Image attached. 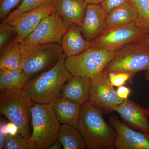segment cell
<instances>
[{
  "mask_svg": "<svg viewBox=\"0 0 149 149\" xmlns=\"http://www.w3.org/2000/svg\"><path fill=\"white\" fill-rule=\"evenodd\" d=\"M20 44L15 42L1 52L0 69L22 70Z\"/></svg>",
  "mask_w": 149,
  "mask_h": 149,
  "instance_id": "22",
  "label": "cell"
},
{
  "mask_svg": "<svg viewBox=\"0 0 149 149\" xmlns=\"http://www.w3.org/2000/svg\"><path fill=\"white\" fill-rule=\"evenodd\" d=\"M3 149H40L39 147L30 139H26L19 133L15 136H6Z\"/></svg>",
  "mask_w": 149,
  "mask_h": 149,
  "instance_id": "25",
  "label": "cell"
},
{
  "mask_svg": "<svg viewBox=\"0 0 149 149\" xmlns=\"http://www.w3.org/2000/svg\"><path fill=\"white\" fill-rule=\"evenodd\" d=\"M28 79L22 70L0 69V91L3 94L21 91Z\"/></svg>",
  "mask_w": 149,
  "mask_h": 149,
  "instance_id": "19",
  "label": "cell"
},
{
  "mask_svg": "<svg viewBox=\"0 0 149 149\" xmlns=\"http://www.w3.org/2000/svg\"><path fill=\"white\" fill-rule=\"evenodd\" d=\"M0 131L5 135L6 136L9 135L8 130L7 123H3L1 122V126H0Z\"/></svg>",
  "mask_w": 149,
  "mask_h": 149,
  "instance_id": "34",
  "label": "cell"
},
{
  "mask_svg": "<svg viewBox=\"0 0 149 149\" xmlns=\"http://www.w3.org/2000/svg\"><path fill=\"white\" fill-rule=\"evenodd\" d=\"M70 25L64 22L53 11L46 16L35 29L20 44L43 45L61 43L63 36Z\"/></svg>",
  "mask_w": 149,
  "mask_h": 149,
  "instance_id": "9",
  "label": "cell"
},
{
  "mask_svg": "<svg viewBox=\"0 0 149 149\" xmlns=\"http://www.w3.org/2000/svg\"><path fill=\"white\" fill-rule=\"evenodd\" d=\"M115 52L106 48H90L77 55L66 57L65 66L72 75L91 79L104 70Z\"/></svg>",
  "mask_w": 149,
  "mask_h": 149,
  "instance_id": "4",
  "label": "cell"
},
{
  "mask_svg": "<svg viewBox=\"0 0 149 149\" xmlns=\"http://www.w3.org/2000/svg\"><path fill=\"white\" fill-rule=\"evenodd\" d=\"M6 136L0 131V149H3Z\"/></svg>",
  "mask_w": 149,
  "mask_h": 149,
  "instance_id": "35",
  "label": "cell"
},
{
  "mask_svg": "<svg viewBox=\"0 0 149 149\" xmlns=\"http://www.w3.org/2000/svg\"><path fill=\"white\" fill-rule=\"evenodd\" d=\"M52 104L60 123L78 128L81 105L61 97L58 98Z\"/></svg>",
  "mask_w": 149,
  "mask_h": 149,
  "instance_id": "18",
  "label": "cell"
},
{
  "mask_svg": "<svg viewBox=\"0 0 149 149\" xmlns=\"http://www.w3.org/2000/svg\"><path fill=\"white\" fill-rule=\"evenodd\" d=\"M88 4H101L103 0H84Z\"/></svg>",
  "mask_w": 149,
  "mask_h": 149,
  "instance_id": "36",
  "label": "cell"
},
{
  "mask_svg": "<svg viewBox=\"0 0 149 149\" xmlns=\"http://www.w3.org/2000/svg\"><path fill=\"white\" fill-rule=\"evenodd\" d=\"M49 0H22L17 8L11 12L3 20L5 23H10L21 15L40 6Z\"/></svg>",
  "mask_w": 149,
  "mask_h": 149,
  "instance_id": "24",
  "label": "cell"
},
{
  "mask_svg": "<svg viewBox=\"0 0 149 149\" xmlns=\"http://www.w3.org/2000/svg\"><path fill=\"white\" fill-rule=\"evenodd\" d=\"M57 140L64 149H85V141L78 128L72 125L62 124L60 126Z\"/></svg>",
  "mask_w": 149,
  "mask_h": 149,
  "instance_id": "21",
  "label": "cell"
},
{
  "mask_svg": "<svg viewBox=\"0 0 149 149\" xmlns=\"http://www.w3.org/2000/svg\"><path fill=\"white\" fill-rule=\"evenodd\" d=\"M88 4L84 0H54V10L67 24L80 26Z\"/></svg>",
  "mask_w": 149,
  "mask_h": 149,
  "instance_id": "15",
  "label": "cell"
},
{
  "mask_svg": "<svg viewBox=\"0 0 149 149\" xmlns=\"http://www.w3.org/2000/svg\"><path fill=\"white\" fill-rule=\"evenodd\" d=\"M33 102L25 89L3 93L0 96V111L18 127L19 133L29 139V121Z\"/></svg>",
  "mask_w": 149,
  "mask_h": 149,
  "instance_id": "5",
  "label": "cell"
},
{
  "mask_svg": "<svg viewBox=\"0 0 149 149\" xmlns=\"http://www.w3.org/2000/svg\"><path fill=\"white\" fill-rule=\"evenodd\" d=\"M137 42L140 43L143 45L149 47V34H147L139 42Z\"/></svg>",
  "mask_w": 149,
  "mask_h": 149,
  "instance_id": "32",
  "label": "cell"
},
{
  "mask_svg": "<svg viewBox=\"0 0 149 149\" xmlns=\"http://www.w3.org/2000/svg\"><path fill=\"white\" fill-rule=\"evenodd\" d=\"M136 18V10L129 1L113 10L107 15L104 29L135 22Z\"/></svg>",
  "mask_w": 149,
  "mask_h": 149,
  "instance_id": "20",
  "label": "cell"
},
{
  "mask_svg": "<svg viewBox=\"0 0 149 149\" xmlns=\"http://www.w3.org/2000/svg\"><path fill=\"white\" fill-rule=\"evenodd\" d=\"M91 93L89 101L102 111H114V109L123 102L110 82L108 72L104 70L91 78Z\"/></svg>",
  "mask_w": 149,
  "mask_h": 149,
  "instance_id": "10",
  "label": "cell"
},
{
  "mask_svg": "<svg viewBox=\"0 0 149 149\" xmlns=\"http://www.w3.org/2000/svg\"><path fill=\"white\" fill-rule=\"evenodd\" d=\"M145 77H146V79L149 81V71H146L145 74Z\"/></svg>",
  "mask_w": 149,
  "mask_h": 149,
  "instance_id": "37",
  "label": "cell"
},
{
  "mask_svg": "<svg viewBox=\"0 0 149 149\" xmlns=\"http://www.w3.org/2000/svg\"><path fill=\"white\" fill-rule=\"evenodd\" d=\"M113 111L118 113L130 127L149 133L148 108H144L135 102L127 99L116 107Z\"/></svg>",
  "mask_w": 149,
  "mask_h": 149,
  "instance_id": "13",
  "label": "cell"
},
{
  "mask_svg": "<svg viewBox=\"0 0 149 149\" xmlns=\"http://www.w3.org/2000/svg\"><path fill=\"white\" fill-rule=\"evenodd\" d=\"M116 92L120 98L125 100L128 99V97L131 93V90L130 88L123 85L118 87Z\"/></svg>",
  "mask_w": 149,
  "mask_h": 149,
  "instance_id": "30",
  "label": "cell"
},
{
  "mask_svg": "<svg viewBox=\"0 0 149 149\" xmlns=\"http://www.w3.org/2000/svg\"><path fill=\"white\" fill-rule=\"evenodd\" d=\"M66 57L63 54L51 69L27 83L24 89L33 102L53 104L58 98L65 83L72 75L65 66Z\"/></svg>",
  "mask_w": 149,
  "mask_h": 149,
  "instance_id": "2",
  "label": "cell"
},
{
  "mask_svg": "<svg viewBox=\"0 0 149 149\" xmlns=\"http://www.w3.org/2000/svg\"><path fill=\"white\" fill-rule=\"evenodd\" d=\"M21 0H0V19L3 20Z\"/></svg>",
  "mask_w": 149,
  "mask_h": 149,
  "instance_id": "28",
  "label": "cell"
},
{
  "mask_svg": "<svg viewBox=\"0 0 149 149\" xmlns=\"http://www.w3.org/2000/svg\"><path fill=\"white\" fill-rule=\"evenodd\" d=\"M54 0H49L37 8L27 12L9 24L17 33L16 42L21 43L35 29L40 22L54 10Z\"/></svg>",
  "mask_w": 149,
  "mask_h": 149,
  "instance_id": "12",
  "label": "cell"
},
{
  "mask_svg": "<svg viewBox=\"0 0 149 149\" xmlns=\"http://www.w3.org/2000/svg\"><path fill=\"white\" fill-rule=\"evenodd\" d=\"M92 41L86 40L83 37L80 26L70 25L63 36L61 45L66 57L79 54L91 48Z\"/></svg>",
  "mask_w": 149,
  "mask_h": 149,
  "instance_id": "17",
  "label": "cell"
},
{
  "mask_svg": "<svg viewBox=\"0 0 149 149\" xmlns=\"http://www.w3.org/2000/svg\"><path fill=\"white\" fill-rule=\"evenodd\" d=\"M110 122L116 132L115 149H149V133L136 131L114 116Z\"/></svg>",
  "mask_w": 149,
  "mask_h": 149,
  "instance_id": "11",
  "label": "cell"
},
{
  "mask_svg": "<svg viewBox=\"0 0 149 149\" xmlns=\"http://www.w3.org/2000/svg\"><path fill=\"white\" fill-rule=\"evenodd\" d=\"M136 10L135 23L142 30L149 34V0H130Z\"/></svg>",
  "mask_w": 149,
  "mask_h": 149,
  "instance_id": "23",
  "label": "cell"
},
{
  "mask_svg": "<svg viewBox=\"0 0 149 149\" xmlns=\"http://www.w3.org/2000/svg\"><path fill=\"white\" fill-rule=\"evenodd\" d=\"M104 70L126 72L133 77L137 72L149 71V47L138 42L124 46L116 51L114 58Z\"/></svg>",
  "mask_w": 149,
  "mask_h": 149,
  "instance_id": "6",
  "label": "cell"
},
{
  "mask_svg": "<svg viewBox=\"0 0 149 149\" xmlns=\"http://www.w3.org/2000/svg\"><path fill=\"white\" fill-rule=\"evenodd\" d=\"M149 113V108H148Z\"/></svg>",
  "mask_w": 149,
  "mask_h": 149,
  "instance_id": "38",
  "label": "cell"
},
{
  "mask_svg": "<svg viewBox=\"0 0 149 149\" xmlns=\"http://www.w3.org/2000/svg\"><path fill=\"white\" fill-rule=\"evenodd\" d=\"M106 16L101 4H88L85 17L80 26L86 40L92 41L101 33Z\"/></svg>",
  "mask_w": 149,
  "mask_h": 149,
  "instance_id": "14",
  "label": "cell"
},
{
  "mask_svg": "<svg viewBox=\"0 0 149 149\" xmlns=\"http://www.w3.org/2000/svg\"><path fill=\"white\" fill-rule=\"evenodd\" d=\"M130 0H103L101 5L107 15L114 9L129 2Z\"/></svg>",
  "mask_w": 149,
  "mask_h": 149,
  "instance_id": "29",
  "label": "cell"
},
{
  "mask_svg": "<svg viewBox=\"0 0 149 149\" xmlns=\"http://www.w3.org/2000/svg\"><path fill=\"white\" fill-rule=\"evenodd\" d=\"M7 125L9 135L12 136H15L18 134L19 133L18 127L14 123L10 122L7 123Z\"/></svg>",
  "mask_w": 149,
  "mask_h": 149,
  "instance_id": "31",
  "label": "cell"
},
{
  "mask_svg": "<svg viewBox=\"0 0 149 149\" xmlns=\"http://www.w3.org/2000/svg\"><path fill=\"white\" fill-rule=\"evenodd\" d=\"M16 29L9 23L3 22L0 24V52L16 42Z\"/></svg>",
  "mask_w": 149,
  "mask_h": 149,
  "instance_id": "26",
  "label": "cell"
},
{
  "mask_svg": "<svg viewBox=\"0 0 149 149\" xmlns=\"http://www.w3.org/2000/svg\"><path fill=\"white\" fill-rule=\"evenodd\" d=\"M91 79L72 75L62 88L60 97L82 105L90 100Z\"/></svg>",
  "mask_w": 149,
  "mask_h": 149,
  "instance_id": "16",
  "label": "cell"
},
{
  "mask_svg": "<svg viewBox=\"0 0 149 149\" xmlns=\"http://www.w3.org/2000/svg\"><path fill=\"white\" fill-rule=\"evenodd\" d=\"M108 75L111 85L117 87L125 85L127 81L133 77L129 73L123 72H109Z\"/></svg>",
  "mask_w": 149,
  "mask_h": 149,
  "instance_id": "27",
  "label": "cell"
},
{
  "mask_svg": "<svg viewBox=\"0 0 149 149\" xmlns=\"http://www.w3.org/2000/svg\"><path fill=\"white\" fill-rule=\"evenodd\" d=\"M147 34L135 22H131L104 29L92 41L91 48H106L116 51L130 43L139 42Z\"/></svg>",
  "mask_w": 149,
  "mask_h": 149,
  "instance_id": "8",
  "label": "cell"
},
{
  "mask_svg": "<svg viewBox=\"0 0 149 149\" xmlns=\"http://www.w3.org/2000/svg\"><path fill=\"white\" fill-rule=\"evenodd\" d=\"M62 145L58 140H57L53 143L50 146L48 147L49 149H61L62 148Z\"/></svg>",
  "mask_w": 149,
  "mask_h": 149,
  "instance_id": "33",
  "label": "cell"
},
{
  "mask_svg": "<svg viewBox=\"0 0 149 149\" xmlns=\"http://www.w3.org/2000/svg\"><path fill=\"white\" fill-rule=\"evenodd\" d=\"M31 115L33 132L30 139L40 149H47L57 140L61 125L54 111L52 104L33 102Z\"/></svg>",
  "mask_w": 149,
  "mask_h": 149,
  "instance_id": "3",
  "label": "cell"
},
{
  "mask_svg": "<svg viewBox=\"0 0 149 149\" xmlns=\"http://www.w3.org/2000/svg\"><path fill=\"white\" fill-rule=\"evenodd\" d=\"M78 129L88 149H115L116 131L106 122L101 110L89 101L81 105Z\"/></svg>",
  "mask_w": 149,
  "mask_h": 149,
  "instance_id": "1",
  "label": "cell"
},
{
  "mask_svg": "<svg viewBox=\"0 0 149 149\" xmlns=\"http://www.w3.org/2000/svg\"><path fill=\"white\" fill-rule=\"evenodd\" d=\"M20 46L22 68L28 79L57 61L64 54L59 43Z\"/></svg>",
  "mask_w": 149,
  "mask_h": 149,
  "instance_id": "7",
  "label": "cell"
}]
</instances>
